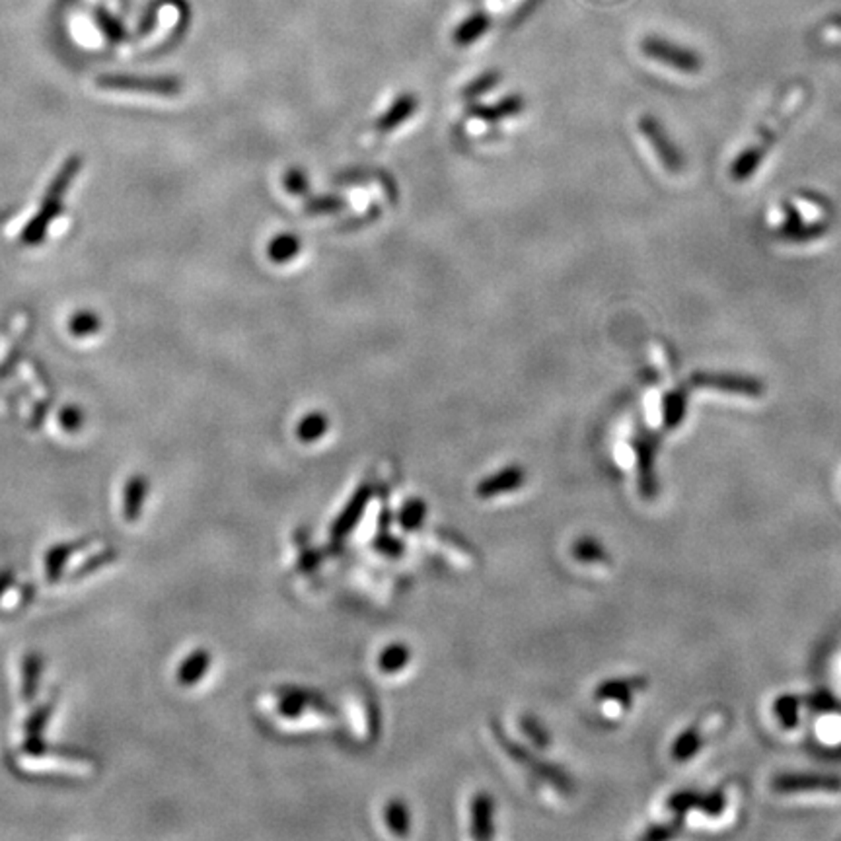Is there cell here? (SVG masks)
<instances>
[{"instance_id": "19", "label": "cell", "mask_w": 841, "mask_h": 841, "mask_svg": "<svg viewBox=\"0 0 841 841\" xmlns=\"http://www.w3.org/2000/svg\"><path fill=\"white\" fill-rule=\"evenodd\" d=\"M283 183H285V190L290 195H297V197H302V195L308 193V187H310L308 176H306V171L302 168H290L285 173Z\"/></svg>"}, {"instance_id": "20", "label": "cell", "mask_w": 841, "mask_h": 841, "mask_svg": "<svg viewBox=\"0 0 841 841\" xmlns=\"http://www.w3.org/2000/svg\"><path fill=\"white\" fill-rule=\"evenodd\" d=\"M501 83V74L497 73H485L482 76H477L472 84H467L464 88V98H477V96H482V93L489 92L491 88H495L497 84Z\"/></svg>"}, {"instance_id": "9", "label": "cell", "mask_w": 841, "mask_h": 841, "mask_svg": "<svg viewBox=\"0 0 841 841\" xmlns=\"http://www.w3.org/2000/svg\"><path fill=\"white\" fill-rule=\"evenodd\" d=\"M523 110H524V100H523V96H518V93H513V96H506V98L501 100L499 103H493V105H474V108H470V115H472V117L484 119V122H501V119L518 115Z\"/></svg>"}, {"instance_id": "1", "label": "cell", "mask_w": 841, "mask_h": 841, "mask_svg": "<svg viewBox=\"0 0 841 841\" xmlns=\"http://www.w3.org/2000/svg\"><path fill=\"white\" fill-rule=\"evenodd\" d=\"M805 100V93L797 90L793 92L789 98L785 100L783 103V108L777 112V113H773L769 119H768V123L764 125L762 132H759V135H756L754 142L748 146V149L738 156L737 162L732 164L730 168V176L737 180V181H742V180H748L754 173V170L758 168V164L762 162V160L766 158L768 151L773 146V139H776L777 135H781V132L787 129V123L791 122V117L798 112L800 108V103H803Z\"/></svg>"}, {"instance_id": "8", "label": "cell", "mask_w": 841, "mask_h": 841, "mask_svg": "<svg viewBox=\"0 0 841 841\" xmlns=\"http://www.w3.org/2000/svg\"><path fill=\"white\" fill-rule=\"evenodd\" d=\"M417 112V98L413 96L411 92H406L402 93V96H399L388 110H386V113L378 119V123H376V129L382 131V132H390V131H396L399 125L406 123L407 119H411V115Z\"/></svg>"}, {"instance_id": "3", "label": "cell", "mask_w": 841, "mask_h": 841, "mask_svg": "<svg viewBox=\"0 0 841 841\" xmlns=\"http://www.w3.org/2000/svg\"><path fill=\"white\" fill-rule=\"evenodd\" d=\"M639 129L641 132H643L645 139L649 141V144L652 146V151L657 152L659 160H660V164L676 173L682 170L684 166V158L682 154H680V151L676 149V146L672 144V141L669 139V135H666V131L664 127L660 125L659 119H654L650 115H645L643 119H641L639 122Z\"/></svg>"}, {"instance_id": "10", "label": "cell", "mask_w": 841, "mask_h": 841, "mask_svg": "<svg viewBox=\"0 0 841 841\" xmlns=\"http://www.w3.org/2000/svg\"><path fill=\"white\" fill-rule=\"evenodd\" d=\"M489 25H491L489 16L482 15V12H479V15L470 16V18H465L458 25L456 32H454V44H456L458 47H467V45L475 44L479 37H484L487 34Z\"/></svg>"}, {"instance_id": "14", "label": "cell", "mask_w": 841, "mask_h": 841, "mask_svg": "<svg viewBox=\"0 0 841 841\" xmlns=\"http://www.w3.org/2000/svg\"><path fill=\"white\" fill-rule=\"evenodd\" d=\"M384 818L386 824L392 830L394 836H407L409 834V810L407 805L402 803V800H392V803L386 805L384 810Z\"/></svg>"}, {"instance_id": "6", "label": "cell", "mask_w": 841, "mask_h": 841, "mask_svg": "<svg viewBox=\"0 0 841 841\" xmlns=\"http://www.w3.org/2000/svg\"><path fill=\"white\" fill-rule=\"evenodd\" d=\"M526 472L520 465H509L504 470L493 474L485 477L484 482H479L477 485V495L482 499H493L497 495H504V493L516 491L524 485Z\"/></svg>"}, {"instance_id": "13", "label": "cell", "mask_w": 841, "mask_h": 841, "mask_svg": "<svg viewBox=\"0 0 841 841\" xmlns=\"http://www.w3.org/2000/svg\"><path fill=\"white\" fill-rule=\"evenodd\" d=\"M300 238L295 236V234H290V232H283V234H279L277 238L271 240V244H269V258L275 261V263H285V261H290L292 258H297L298 253H300Z\"/></svg>"}, {"instance_id": "21", "label": "cell", "mask_w": 841, "mask_h": 841, "mask_svg": "<svg viewBox=\"0 0 841 841\" xmlns=\"http://www.w3.org/2000/svg\"><path fill=\"white\" fill-rule=\"evenodd\" d=\"M523 729L524 732L530 737V740L533 744H538L540 748H545L547 744H550V737H547V730L542 727V723L538 719H533V717H524L523 719Z\"/></svg>"}, {"instance_id": "17", "label": "cell", "mask_w": 841, "mask_h": 841, "mask_svg": "<svg viewBox=\"0 0 841 841\" xmlns=\"http://www.w3.org/2000/svg\"><path fill=\"white\" fill-rule=\"evenodd\" d=\"M572 553H575V557H579L582 563H604L606 559L604 547L592 538L579 540L575 547H572Z\"/></svg>"}, {"instance_id": "2", "label": "cell", "mask_w": 841, "mask_h": 841, "mask_svg": "<svg viewBox=\"0 0 841 841\" xmlns=\"http://www.w3.org/2000/svg\"><path fill=\"white\" fill-rule=\"evenodd\" d=\"M641 49H643V53L649 59L670 66V69L678 73H688V74L698 73L703 64L696 51L678 45L674 42H669V39H662V37H647Z\"/></svg>"}, {"instance_id": "15", "label": "cell", "mask_w": 841, "mask_h": 841, "mask_svg": "<svg viewBox=\"0 0 841 841\" xmlns=\"http://www.w3.org/2000/svg\"><path fill=\"white\" fill-rule=\"evenodd\" d=\"M426 518V504L423 499H411L407 501L402 511L397 514V523L406 532H416L419 526H423Z\"/></svg>"}, {"instance_id": "12", "label": "cell", "mask_w": 841, "mask_h": 841, "mask_svg": "<svg viewBox=\"0 0 841 841\" xmlns=\"http://www.w3.org/2000/svg\"><path fill=\"white\" fill-rule=\"evenodd\" d=\"M411 660V650L407 645L394 643L380 652L378 666L384 674H396L407 666Z\"/></svg>"}, {"instance_id": "11", "label": "cell", "mask_w": 841, "mask_h": 841, "mask_svg": "<svg viewBox=\"0 0 841 841\" xmlns=\"http://www.w3.org/2000/svg\"><path fill=\"white\" fill-rule=\"evenodd\" d=\"M329 429V419L324 416L322 411H312L308 416H304L297 426V436L300 443L304 445H312L318 443Z\"/></svg>"}, {"instance_id": "16", "label": "cell", "mask_w": 841, "mask_h": 841, "mask_svg": "<svg viewBox=\"0 0 841 841\" xmlns=\"http://www.w3.org/2000/svg\"><path fill=\"white\" fill-rule=\"evenodd\" d=\"M209 652L207 650H197L193 657L187 660L183 666H181V672H180V680L183 684H193L197 682L199 678H201L207 670V666H209Z\"/></svg>"}, {"instance_id": "23", "label": "cell", "mask_w": 841, "mask_h": 841, "mask_svg": "<svg viewBox=\"0 0 841 841\" xmlns=\"http://www.w3.org/2000/svg\"><path fill=\"white\" fill-rule=\"evenodd\" d=\"M300 561H302V567H306V569H314V567H318V563H319V557H318L316 552H306L304 557H302Z\"/></svg>"}, {"instance_id": "18", "label": "cell", "mask_w": 841, "mask_h": 841, "mask_svg": "<svg viewBox=\"0 0 841 841\" xmlns=\"http://www.w3.org/2000/svg\"><path fill=\"white\" fill-rule=\"evenodd\" d=\"M345 207V199L337 195H316L306 201V210L312 215H331Z\"/></svg>"}, {"instance_id": "5", "label": "cell", "mask_w": 841, "mask_h": 841, "mask_svg": "<svg viewBox=\"0 0 841 841\" xmlns=\"http://www.w3.org/2000/svg\"><path fill=\"white\" fill-rule=\"evenodd\" d=\"M370 497H372V489L368 485L360 487L355 493V495L351 497V501L347 503L343 513L337 516V520L331 526V538L333 540H345L347 536H349V533L355 530V526L358 524V520L363 518L367 506L370 503Z\"/></svg>"}, {"instance_id": "7", "label": "cell", "mask_w": 841, "mask_h": 841, "mask_svg": "<svg viewBox=\"0 0 841 841\" xmlns=\"http://www.w3.org/2000/svg\"><path fill=\"white\" fill-rule=\"evenodd\" d=\"M493 814L495 803L489 793H477L472 803V836L475 839L493 837Z\"/></svg>"}, {"instance_id": "22", "label": "cell", "mask_w": 841, "mask_h": 841, "mask_svg": "<svg viewBox=\"0 0 841 841\" xmlns=\"http://www.w3.org/2000/svg\"><path fill=\"white\" fill-rule=\"evenodd\" d=\"M374 547H376V550H380V552H384V553H388V555H397V553L404 552L402 542L396 540L394 536H390V533H384V536H380L376 542H374Z\"/></svg>"}, {"instance_id": "4", "label": "cell", "mask_w": 841, "mask_h": 841, "mask_svg": "<svg viewBox=\"0 0 841 841\" xmlns=\"http://www.w3.org/2000/svg\"><path fill=\"white\" fill-rule=\"evenodd\" d=\"M693 384L705 386V388H715L720 392L746 396V397H758L764 394V386L756 378L748 376H732V374H696L691 378Z\"/></svg>"}]
</instances>
